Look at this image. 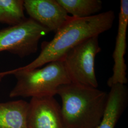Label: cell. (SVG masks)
I'll return each instance as SVG.
<instances>
[{
  "instance_id": "obj_11",
  "label": "cell",
  "mask_w": 128,
  "mask_h": 128,
  "mask_svg": "<svg viewBox=\"0 0 128 128\" xmlns=\"http://www.w3.org/2000/svg\"><path fill=\"white\" fill-rule=\"evenodd\" d=\"M65 10L76 18H85L97 14L102 8L100 0H57Z\"/></svg>"
},
{
  "instance_id": "obj_5",
  "label": "cell",
  "mask_w": 128,
  "mask_h": 128,
  "mask_svg": "<svg viewBox=\"0 0 128 128\" xmlns=\"http://www.w3.org/2000/svg\"><path fill=\"white\" fill-rule=\"evenodd\" d=\"M99 36L90 38L68 51L64 60L71 82L97 88L98 83L95 72L96 55L101 51Z\"/></svg>"
},
{
  "instance_id": "obj_6",
  "label": "cell",
  "mask_w": 128,
  "mask_h": 128,
  "mask_svg": "<svg viewBox=\"0 0 128 128\" xmlns=\"http://www.w3.org/2000/svg\"><path fill=\"white\" fill-rule=\"evenodd\" d=\"M28 104V128H68L54 96L33 97Z\"/></svg>"
},
{
  "instance_id": "obj_1",
  "label": "cell",
  "mask_w": 128,
  "mask_h": 128,
  "mask_svg": "<svg viewBox=\"0 0 128 128\" xmlns=\"http://www.w3.org/2000/svg\"><path fill=\"white\" fill-rule=\"evenodd\" d=\"M115 18L114 12L112 10L85 18L71 16L55 33L51 40L42 43L41 52L36 59L26 66L15 69L32 70L51 62L63 60L66 53L76 46L109 30Z\"/></svg>"
},
{
  "instance_id": "obj_9",
  "label": "cell",
  "mask_w": 128,
  "mask_h": 128,
  "mask_svg": "<svg viewBox=\"0 0 128 128\" xmlns=\"http://www.w3.org/2000/svg\"><path fill=\"white\" fill-rule=\"evenodd\" d=\"M110 88L103 116L100 123L95 128H115L126 109L128 91L125 84H117Z\"/></svg>"
},
{
  "instance_id": "obj_4",
  "label": "cell",
  "mask_w": 128,
  "mask_h": 128,
  "mask_svg": "<svg viewBox=\"0 0 128 128\" xmlns=\"http://www.w3.org/2000/svg\"><path fill=\"white\" fill-rule=\"evenodd\" d=\"M50 32L32 18L0 30V52L7 51L20 58L36 53L42 37Z\"/></svg>"
},
{
  "instance_id": "obj_3",
  "label": "cell",
  "mask_w": 128,
  "mask_h": 128,
  "mask_svg": "<svg viewBox=\"0 0 128 128\" xmlns=\"http://www.w3.org/2000/svg\"><path fill=\"white\" fill-rule=\"evenodd\" d=\"M14 74L17 82L10 92V98L54 96L58 88L71 82L63 60L50 62L42 68L30 70L15 69L0 72L2 78Z\"/></svg>"
},
{
  "instance_id": "obj_8",
  "label": "cell",
  "mask_w": 128,
  "mask_h": 128,
  "mask_svg": "<svg viewBox=\"0 0 128 128\" xmlns=\"http://www.w3.org/2000/svg\"><path fill=\"white\" fill-rule=\"evenodd\" d=\"M128 25V0H121L119 14L118 33L112 57L114 60L113 74L107 81V85L112 86L120 84H126L127 78V65L124 56L127 48L126 34Z\"/></svg>"
},
{
  "instance_id": "obj_2",
  "label": "cell",
  "mask_w": 128,
  "mask_h": 128,
  "mask_svg": "<svg viewBox=\"0 0 128 128\" xmlns=\"http://www.w3.org/2000/svg\"><path fill=\"white\" fill-rule=\"evenodd\" d=\"M61 110L68 128H95L105 110L108 93L97 89L71 82L60 86Z\"/></svg>"
},
{
  "instance_id": "obj_7",
  "label": "cell",
  "mask_w": 128,
  "mask_h": 128,
  "mask_svg": "<svg viewBox=\"0 0 128 128\" xmlns=\"http://www.w3.org/2000/svg\"><path fill=\"white\" fill-rule=\"evenodd\" d=\"M24 10L34 21L56 32L70 18L57 0H24Z\"/></svg>"
},
{
  "instance_id": "obj_10",
  "label": "cell",
  "mask_w": 128,
  "mask_h": 128,
  "mask_svg": "<svg viewBox=\"0 0 128 128\" xmlns=\"http://www.w3.org/2000/svg\"><path fill=\"white\" fill-rule=\"evenodd\" d=\"M29 104L22 100L0 103V128H28Z\"/></svg>"
},
{
  "instance_id": "obj_13",
  "label": "cell",
  "mask_w": 128,
  "mask_h": 128,
  "mask_svg": "<svg viewBox=\"0 0 128 128\" xmlns=\"http://www.w3.org/2000/svg\"><path fill=\"white\" fill-rule=\"evenodd\" d=\"M2 77L0 76V80H1V79H2Z\"/></svg>"
},
{
  "instance_id": "obj_12",
  "label": "cell",
  "mask_w": 128,
  "mask_h": 128,
  "mask_svg": "<svg viewBox=\"0 0 128 128\" xmlns=\"http://www.w3.org/2000/svg\"><path fill=\"white\" fill-rule=\"evenodd\" d=\"M26 18L23 0H0V23L12 26Z\"/></svg>"
}]
</instances>
